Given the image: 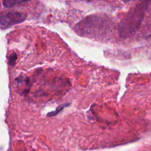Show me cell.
Listing matches in <instances>:
<instances>
[{
  "mask_svg": "<svg viewBox=\"0 0 151 151\" xmlns=\"http://www.w3.org/2000/svg\"><path fill=\"white\" fill-rule=\"evenodd\" d=\"M81 36L101 39L106 38L113 31V22L109 18L101 15H91L81 20L75 28Z\"/></svg>",
  "mask_w": 151,
  "mask_h": 151,
  "instance_id": "1",
  "label": "cell"
},
{
  "mask_svg": "<svg viewBox=\"0 0 151 151\" xmlns=\"http://www.w3.org/2000/svg\"><path fill=\"white\" fill-rule=\"evenodd\" d=\"M148 1H142L131 9L118 25V33L122 38H128L136 33L139 28L148 7Z\"/></svg>",
  "mask_w": 151,
  "mask_h": 151,
  "instance_id": "2",
  "label": "cell"
},
{
  "mask_svg": "<svg viewBox=\"0 0 151 151\" xmlns=\"http://www.w3.org/2000/svg\"><path fill=\"white\" fill-rule=\"evenodd\" d=\"M27 14L24 12L16 11H9L7 13H2L0 17V24L1 29H5L12 25L19 24L24 22L26 19Z\"/></svg>",
  "mask_w": 151,
  "mask_h": 151,
  "instance_id": "3",
  "label": "cell"
},
{
  "mask_svg": "<svg viewBox=\"0 0 151 151\" xmlns=\"http://www.w3.org/2000/svg\"><path fill=\"white\" fill-rule=\"evenodd\" d=\"M23 3H25V1H2V4L4 7H7V8H9V7H14V6L17 5V4H23Z\"/></svg>",
  "mask_w": 151,
  "mask_h": 151,
  "instance_id": "4",
  "label": "cell"
},
{
  "mask_svg": "<svg viewBox=\"0 0 151 151\" xmlns=\"http://www.w3.org/2000/svg\"><path fill=\"white\" fill-rule=\"evenodd\" d=\"M68 105H69V104H65V105H62V106H59V107L57 108V109H56L55 111H52V112H50V114H47V116H55V115L58 114L59 112L63 110V109H64L65 107H66V106H68Z\"/></svg>",
  "mask_w": 151,
  "mask_h": 151,
  "instance_id": "5",
  "label": "cell"
},
{
  "mask_svg": "<svg viewBox=\"0 0 151 151\" xmlns=\"http://www.w3.org/2000/svg\"><path fill=\"white\" fill-rule=\"evenodd\" d=\"M16 54H12L9 57V63L10 65H13L14 64L15 61H16Z\"/></svg>",
  "mask_w": 151,
  "mask_h": 151,
  "instance_id": "6",
  "label": "cell"
}]
</instances>
